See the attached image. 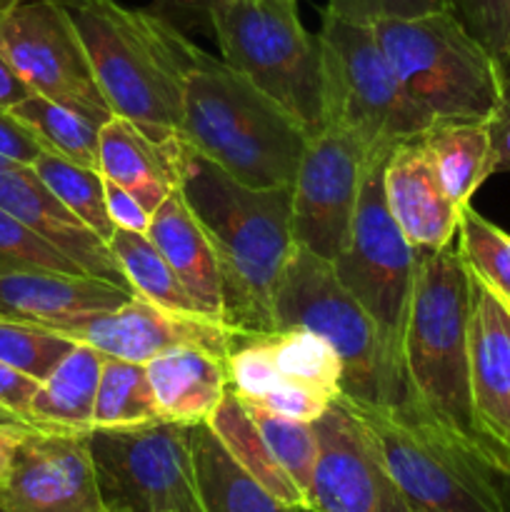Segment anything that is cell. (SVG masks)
<instances>
[{
    "label": "cell",
    "instance_id": "23",
    "mask_svg": "<svg viewBox=\"0 0 510 512\" xmlns=\"http://www.w3.org/2000/svg\"><path fill=\"white\" fill-rule=\"evenodd\" d=\"M145 370L160 420L170 423H208L230 388L225 360L203 348L168 350L145 363Z\"/></svg>",
    "mask_w": 510,
    "mask_h": 512
},
{
    "label": "cell",
    "instance_id": "11",
    "mask_svg": "<svg viewBox=\"0 0 510 512\" xmlns=\"http://www.w3.org/2000/svg\"><path fill=\"white\" fill-rule=\"evenodd\" d=\"M105 512H203L195 485L193 425L153 420L88 435Z\"/></svg>",
    "mask_w": 510,
    "mask_h": 512
},
{
    "label": "cell",
    "instance_id": "26",
    "mask_svg": "<svg viewBox=\"0 0 510 512\" xmlns=\"http://www.w3.org/2000/svg\"><path fill=\"white\" fill-rule=\"evenodd\" d=\"M420 138L450 198L460 208L470 205L480 185L493 175L488 120H435Z\"/></svg>",
    "mask_w": 510,
    "mask_h": 512
},
{
    "label": "cell",
    "instance_id": "40",
    "mask_svg": "<svg viewBox=\"0 0 510 512\" xmlns=\"http://www.w3.org/2000/svg\"><path fill=\"white\" fill-rule=\"evenodd\" d=\"M470 33L500 58L510 28V0H450Z\"/></svg>",
    "mask_w": 510,
    "mask_h": 512
},
{
    "label": "cell",
    "instance_id": "9",
    "mask_svg": "<svg viewBox=\"0 0 510 512\" xmlns=\"http://www.w3.org/2000/svg\"><path fill=\"white\" fill-rule=\"evenodd\" d=\"M353 413L413 512H505L498 473L448 433L403 408Z\"/></svg>",
    "mask_w": 510,
    "mask_h": 512
},
{
    "label": "cell",
    "instance_id": "44",
    "mask_svg": "<svg viewBox=\"0 0 510 512\" xmlns=\"http://www.w3.org/2000/svg\"><path fill=\"white\" fill-rule=\"evenodd\" d=\"M105 180V178H103ZM105 208H108L110 220L118 230H130V233H148L150 213L140 205L138 198L123 190L120 185L105 180Z\"/></svg>",
    "mask_w": 510,
    "mask_h": 512
},
{
    "label": "cell",
    "instance_id": "49",
    "mask_svg": "<svg viewBox=\"0 0 510 512\" xmlns=\"http://www.w3.org/2000/svg\"><path fill=\"white\" fill-rule=\"evenodd\" d=\"M0 425H25L23 420H18L15 415L5 413V410H0ZM25 428H30V425H25Z\"/></svg>",
    "mask_w": 510,
    "mask_h": 512
},
{
    "label": "cell",
    "instance_id": "17",
    "mask_svg": "<svg viewBox=\"0 0 510 512\" xmlns=\"http://www.w3.org/2000/svg\"><path fill=\"white\" fill-rule=\"evenodd\" d=\"M85 435L25 430L0 503L13 512H105Z\"/></svg>",
    "mask_w": 510,
    "mask_h": 512
},
{
    "label": "cell",
    "instance_id": "14",
    "mask_svg": "<svg viewBox=\"0 0 510 512\" xmlns=\"http://www.w3.org/2000/svg\"><path fill=\"white\" fill-rule=\"evenodd\" d=\"M318 463L308 512H413L385 468L368 425L343 400L315 420Z\"/></svg>",
    "mask_w": 510,
    "mask_h": 512
},
{
    "label": "cell",
    "instance_id": "15",
    "mask_svg": "<svg viewBox=\"0 0 510 512\" xmlns=\"http://www.w3.org/2000/svg\"><path fill=\"white\" fill-rule=\"evenodd\" d=\"M468 358L470 410L480 455L498 475L510 473V308L473 270Z\"/></svg>",
    "mask_w": 510,
    "mask_h": 512
},
{
    "label": "cell",
    "instance_id": "5",
    "mask_svg": "<svg viewBox=\"0 0 510 512\" xmlns=\"http://www.w3.org/2000/svg\"><path fill=\"white\" fill-rule=\"evenodd\" d=\"M380 48L415 105L435 120H488L503 90L505 63L453 8L373 25Z\"/></svg>",
    "mask_w": 510,
    "mask_h": 512
},
{
    "label": "cell",
    "instance_id": "50",
    "mask_svg": "<svg viewBox=\"0 0 510 512\" xmlns=\"http://www.w3.org/2000/svg\"><path fill=\"white\" fill-rule=\"evenodd\" d=\"M500 60H503V63H510V28H508V35H505L503 50H500Z\"/></svg>",
    "mask_w": 510,
    "mask_h": 512
},
{
    "label": "cell",
    "instance_id": "2",
    "mask_svg": "<svg viewBox=\"0 0 510 512\" xmlns=\"http://www.w3.org/2000/svg\"><path fill=\"white\" fill-rule=\"evenodd\" d=\"M468 323L470 270L458 248L418 250L400 340L398 408L480 455L470 410Z\"/></svg>",
    "mask_w": 510,
    "mask_h": 512
},
{
    "label": "cell",
    "instance_id": "52",
    "mask_svg": "<svg viewBox=\"0 0 510 512\" xmlns=\"http://www.w3.org/2000/svg\"><path fill=\"white\" fill-rule=\"evenodd\" d=\"M0 512H13V510H8L3 503H0Z\"/></svg>",
    "mask_w": 510,
    "mask_h": 512
},
{
    "label": "cell",
    "instance_id": "32",
    "mask_svg": "<svg viewBox=\"0 0 510 512\" xmlns=\"http://www.w3.org/2000/svg\"><path fill=\"white\" fill-rule=\"evenodd\" d=\"M33 170L70 213L78 215L93 233L108 243L115 225L105 208V180L100 170L75 165L55 153L40 155L33 163Z\"/></svg>",
    "mask_w": 510,
    "mask_h": 512
},
{
    "label": "cell",
    "instance_id": "38",
    "mask_svg": "<svg viewBox=\"0 0 510 512\" xmlns=\"http://www.w3.org/2000/svg\"><path fill=\"white\" fill-rule=\"evenodd\" d=\"M443 8H453V3L450 0H328L325 13L350 23L375 25L380 20L415 18Z\"/></svg>",
    "mask_w": 510,
    "mask_h": 512
},
{
    "label": "cell",
    "instance_id": "46",
    "mask_svg": "<svg viewBox=\"0 0 510 512\" xmlns=\"http://www.w3.org/2000/svg\"><path fill=\"white\" fill-rule=\"evenodd\" d=\"M25 425H0V485H3L5 475H8L10 463H13L15 448H18L20 438L25 435Z\"/></svg>",
    "mask_w": 510,
    "mask_h": 512
},
{
    "label": "cell",
    "instance_id": "25",
    "mask_svg": "<svg viewBox=\"0 0 510 512\" xmlns=\"http://www.w3.org/2000/svg\"><path fill=\"white\" fill-rule=\"evenodd\" d=\"M193 465L203 512H303L250 478L208 423L193 425Z\"/></svg>",
    "mask_w": 510,
    "mask_h": 512
},
{
    "label": "cell",
    "instance_id": "21",
    "mask_svg": "<svg viewBox=\"0 0 510 512\" xmlns=\"http://www.w3.org/2000/svg\"><path fill=\"white\" fill-rule=\"evenodd\" d=\"M148 238L168 260L200 313L225 325L223 278H220L218 258L203 225L188 208L180 190L170 193L163 205L150 215Z\"/></svg>",
    "mask_w": 510,
    "mask_h": 512
},
{
    "label": "cell",
    "instance_id": "7",
    "mask_svg": "<svg viewBox=\"0 0 510 512\" xmlns=\"http://www.w3.org/2000/svg\"><path fill=\"white\" fill-rule=\"evenodd\" d=\"M223 60L310 135L323 128L318 35L305 30L298 0H225L210 13Z\"/></svg>",
    "mask_w": 510,
    "mask_h": 512
},
{
    "label": "cell",
    "instance_id": "6",
    "mask_svg": "<svg viewBox=\"0 0 510 512\" xmlns=\"http://www.w3.org/2000/svg\"><path fill=\"white\" fill-rule=\"evenodd\" d=\"M318 48L323 128L348 135L368 158H385L395 145L420 138L433 125L405 93L373 25L350 23L323 10Z\"/></svg>",
    "mask_w": 510,
    "mask_h": 512
},
{
    "label": "cell",
    "instance_id": "48",
    "mask_svg": "<svg viewBox=\"0 0 510 512\" xmlns=\"http://www.w3.org/2000/svg\"><path fill=\"white\" fill-rule=\"evenodd\" d=\"M498 488H500V498H503V508L505 512H510V473L498 475Z\"/></svg>",
    "mask_w": 510,
    "mask_h": 512
},
{
    "label": "cell",
    "instance_id": "12",
    "mask_svg": "<svg viewBox=\"0 0 510 512\" xmlns=\"http://www.w3.org/2000/svg\"><path fill=\"white\" fill-rule=\"evenodd\" d=\"M0 50L35 95L98 125L115 115L60 0H18L0 8Z\"/></svg>",
    "mask_w": 510,
    "mask_h": 512
},
{
    "label": "cell",
    "instance_id": "24",
    "mask_svg": "<svg viewBox=\"0 0 510 512\" xmlns=\"http://www.w3.org/2000/svg\"><path fill=\"white\" fill-rule=\"evenodd\" d=\"M103 360L105 355L100 350L75 343L40 383L30 403V428L50 433H90Z\"/></svg>",
    "mask_w": 510,
    "mask_h": 512
},
{
    "label": "cell",
    "instance_id": "53",
    "mask_svg": "<svg viewBox=\"0 0 510 512\" xmlns=\"http://www.w3.org/2000/svg\"><path fill=\"white\" fill-rule=\"evenodd\" d=\"M503 300H505V303H508V308H510V298H505V295H503Z\"/></svg>",
    "mask_w": 510,
    "mask_h": 512
},
{
    "label": "cell",
    "instance_id": "29",
    "mask_svg": "<svg viewBox=\"0 0 510 512\" xmlns=\"http://www.w3.org/2000/svg\"><path fill=\"white\" fill-rule=\"evenodd\" d=\"M10 113L38 135L48 153L60 155V158L83 165V168L98 170V123L35 93L15 108H10Z\"/></svg>",
    "mask_w": 510,
    "mask_h": 512
},
{
    "label": "cell",
    "instance_id": "47",
    "mask_svg": "<svg viewBox=\"0 0 510 512\" xmlns=\"http://www.w3.org/2000/svg\"><path fill=\"white\" fill-rule=\"evenodd\" d=\"M220 3H225V0H158L160 8L178 10V13H188V15H198V18H203V20H208L210 13H213Z\"/></svg>",
    "mask_w": 510,
    "mask_h": 512
},
{
    "label": "cell",
    "instance_id": "10",
    "mask_svg": "<svg viewBox=\"0 0 510 512\" xmlns=\"http://www.w3.org/2000/svg\"><path fill=\"white\" fill-rule=\"evenodd\" d=\"M385 160L388 155L370 160L365 170L353 225L343 250L333 260V270L340 285L358 300L378 330L385 365L400 405V340H403L418 250L408 243L385 203Z\"/></svg>",
    "mask_w": 510,
    "mask_h": 512
},
{
    "label": "cell",
    "instance_id": "36",
    "mask_svg": "<svg viewBox=\"0 0 510 512\" xmlns=\"http://www.w3.org/2000/svg\"><path fill=\"white\" fill-rule=\"evenodd\" d=\"M73 340L40 325L0 318V360L43 383L73 350Z\"/></svg>",
    "mask_w": 510,
    "mask_h": 512
},
{
    "label": "cell",
    "instance_id": "28",
    "mask_svg": "<svg viewBox=\"0 0 510 512\" xmlns=\"http://www.w3.org/2000/svg\"><path fill=\"white\" fill-rule=\"evenodd\" d=\"M108 248L118 260L135 298L158 305V308L175 310V313L203 315L185 285L178 280V275L173 273L168 260L148 238V233H130V230L115 228L108 240Z\"/></svg>",
    "mask_w": 510,
    "mask_h": 512
},
{
    "label": "cell",
    "instance_id": "8",
    "mask_svg": "<svg viewBox=\"0 0 510 512\" xmlns=\"http://www.w3.org/2000/svg\"><path fill=\"white\" fill-rule=\"evenodd\" d=\"M303 328L328 340L343 363V403L353 410H393L398 393L378 330L340 285L333 263L295 245L275 293V330Z\"/></svg>",
    "mask_w": 510,
    "mask_h": 512
},
{
    "label": "cell",
    "instance_id": "33",
    "mask_svg": "<svg viewBox=\"0 0 510 512\" xmlns=\"http://www.w3.org/2000/svg\"><path fill=\"white\" fill-rule=\"evenodd\" d=\"M243 405L250 413V418H253V423L258 425L270 453L275 455L285 475L298 485L305 503H308L310 488H313L315 463H318V433H315V425L303 423V420L283 418V415H275L270 410L258 408V405Z\"/></svg>",
    "mask_w": 510,
    "mask_h": 512
},
{
    "label": "cell",
    "instance_id": "22",
    "mask_svg": "<svg viewBox=\"0 0 510 512\" xmlns=\"http://www.w3.org/2000/svg\"><path fill=\"white\" fill-rule=\"evenodd\" d=\"M175 138L155 143L138 125L113 115L100 125V175L128 190L153 215L163 205V200L178 190Z\"/></svg>",
    "mask_w": 510,
    "mask_h": 512
},
{
    "label": "cell",
    "instance_id": "30",
    "mask_svg": "<svg viewBox=\"0 0 510 512\" xmlns=\"http://www.w3.org/2000/svg\"><path fill=\"white\" fill-rule=\"evenodd\" d=\"M153 420H160V413L145 365L105 355L95 395L93 428H133Z\"/></svg>",
    "mask_w": 510,
    "mask_h": 512
},
{
    "label": "cell",
    "instance_id": "37",
    "mask_svg": "<svg viewBox=\"0 0 510 512\" xmlns=\"http://www.w3.org/2000/svg\"><path fill=\"white\" fill-rule=\"evenodd\" d=\"M270 335V333H268ZM268 335H238L228 360V383L238 398L258 400L280 383Z\"/></svg>",
    "mask_w": 510,
    "mask_h": 512
},
{
    "label": "cell",
    "instance_id": "42",
    "mask_svg": "<svg viewBox=\"0 0 510 512\" xmlns=\"http://www.w3.org/2000/svg\"><path fill=\"white\" fill-rule=\"evenodd\" d=\"M40 388V380L30 378L23 370L0 360V408L8 410L18 420L28 425L30 403Z\"/></svg>",
    "mask_w": 510,
    "mask_h": 512
},
{
    "label": "cell",
    "instance_id": "31",
    "mask_svg": "<svg viewBox=\"0 0 510 512\" xmlns=\"http://www.w3.org/2000/svg\"><path fill=\"white\" fill-rule=\"evenodd\" d=\"M268 338L280 380L310 385L330 400L343 398V363L328 340L303 328L275 330Z\"/></svg>",
    "mask_w": 510,
    "mask_h": 512
},
{
    "label": "cell",
    "instance_id": "27",
    "mask_svg": "<svg viewBox=\"0 0 510 512\" xmlns=\"http://www.w3.org/2000/svg\"><path fill=\"white\" fill-rule=\"evenodd\" d=\"M210 430L215 433V438L223 443V448L228 450L230 458L250 475V478L258 480L268 493H273L275 498L283 500V503L293 505V508L308 510L303 493L298 490V485L285 475V470L280 468L275 455L270 453L268 443L260 435L258 425L253 423L250 413L245 410V405L240 403L238 395L228 388V393L223 395L218 408L213 410V415L208 418Z\"/></svg>",
    "mask_w": 510,
    "mask_h": 512
},
{
    "label": "cell",
    "instance_id": "34",
    "mask_svg": "<svg viewBox=\"0 0 510 512\" xmlns=\"http://www.w3.org/2000/svg\"><path fill=\"white\" fill-rule=\"evenodd\" d=\"M458 253L480 280L510 298V235L473 205L460 210Z\"/></svg>",
    "mask_w": 510,
    "mask_h": 512
},
{
    "label": "cell",
    "instance_id": "39",
    "mask_svg": "<svg viewBox=\"0 0 510 512\" xmlns=\"http://www.w3.org/2000/svg\"><path fill=\"white\" fill-rule=\"evenodd\" d=\"M243 403L258 405V408L270 410V413L275 415H283V418L315 423L318 418H323L325 410L330 408L333 400L325 393H320V390L310 388V385L293 383V380H280V383L275 385L273 390H268L263 398L243 400Z\"/></svg>",
    "mask_w": 510,
    "mask_h": 512
},
{
    "label": "cell",
    "instance_id": "41",
    "mask_svg": "<svg viewBox=\"0 0 510 512\" xmlns=\"http://www.w3.org/2000/svg\"><path fill=\"white\" fill-rule=\"evenodd\" d=\"M43 153H48L38 135L20 123L10 110L0 108V155L13 163L33 165Z\"/></svg>",
    "mask_w": 510,
    "mask_h": 512
},
{
    "label": "cell",
    "instance_id": "3",
    "mask_svg": "<svg viewBox=\"0 0 510 512\" xmlns=\"http://www.w3.org/2000/svg\"><path fill=\"white\" fill-rule=\"evenodd\" d=\"M115 115L155 143L180 135L185 73L198 45L150 10L118 0H60Z\"/></svg>",
    "mask_w": 510,
    "mask_h": 512
},
{
    "label": "cell",
    "instance_id": "51",
    "mask_svg": "<svg viewBox=\"0 0 510 512\" xmlns=\"http://www.w3.org/2000/svg\"><path fill=\"white\" fill-rule=\"evenodd\" d=\"M10 3H18V0H0V8H5V5H10Z\"/></svg>",
    "mask_w": 510,
    "mask_h": 512
},
{
    "label": "cell",
    "instance_id": "43",
    "mask_svg": "<svg viewBox=\"0 0 510 512\" xmlns=\"http://www.w3.org/2000/svg\"><path fill=\"white\" fill-rule=\"evenodd\" d=\"M490 145H493V175L510 173V70H505L498 105L488 118Z\"/></svg>",
    "mask_w": 510,
    "mask_h": 512
},
{
    "label": "cell",
    "instance_id": "16",
    "mask_svg": "<svg viewBox=\"0 0 510 512\" xmlns=\"http://www.w3.org/2000/svg\"><path fill=\"white\" fill-rule=\"evenodd\" d=\"M53 333L65 335L73 343L90 345L108 358L143 365L175 348H203L228 360L240 335L218 320L175 313L140 298H130L108 313L68 320L53 328Z\"/></svg>",
    "mask_w": 510,
    "mask_h": 512
},
{
    "label": "cell",
    "instance_id": "35",
    "mask_svg": "<svg viewBox=\"0 0 510 512\" xmlns=\"http://www.w3.org/2000/svg\"><path fill=\"white\" fill-rule=\"evenodd\" d=\"M18 273L83 275L88 270L80 268L48 238L0 210V278Z\"/></svg>",
    "mask_w": 510,
    "mask_h": 512
},
{
    "label": "cell",
    "instance_id": "45",
    "mask_svg": "<svg viewBox=\"0 0 510 512\" xmlns=\"http://www.w3.org/2000/svg\"><path fill=\"white\" fill-rule=\"evenodd\" d=\"M30 95H33V90H30L28 85H25V80L15 73V68L8 63L3 50H0V108H15V105L23 103Z\"/></svg>",
    "mask_w": 510,
    "mask_h": 512
},
{
    "label": "cell",
    "instance_id": "4",
    "mask_svg": "<svg viewBox=\"0 0 510 512\" xmlns=\"http://www.w3.org/2000/svg\"><path fill=\"white\" fill-rule=\"evenodd\" d=\"M180 138L248 188H288L310 133L248 78L198 48L183 88Z\"/></svg>",
    "mask_w": 510,
    "mask_h": 512
},
{
    "label": "cell",
    "instance_id": "54",
    "mask_svg": "<svg viewBox=\"0 0 510 512\" xmlns=\"http://www.w3.org/2000/svg\"><path fill=\"white\" fill-rule=\"evenodd\" d=\"M0 410H3V408H0ZM5 413H8V410H5Z\"/></svg>",
    "mask_w": 510,
    "mask_h": 512
},
{
    "label": "cell",
    "instance_id": "20",
    "mask_svg": "<svg viewBox=\"0 0 510 512\" xmlns=\"http://www.w3.org/2000/svg\"><path fill=\"white\" fill-rule=\"evenodd\" d=\"M135 298L128 288L95 275L18 273L0 278V318L53 330L68 320L108 313Z\"/></svg>",
    "mask_w": 510,
    "mask_h": 512
},
{
    "label": "cell",
    "instance_id": "18",
    "mask_svg": "<svg viewBox=\"0 0 510 512\" xmlns=\"http://www.w3.org/2000/svg\"><path fill=\"white\" fill-rule=\"evenodd\" d=\"M383 190L390 215L415 250L453 245L463 208L445 190L423 138L395 145L385 160Z\"/></svg>",
    "mask_w": 510,
    "mask_h": 512
},
{
    "label": "cell",
    "instance_id": "1",
    "mask_svg": "<svg viewBox=\"0 0 510 512\" xmlns=\"http://www.w3.org/2000/svg\"><path fill=\"white\" fill-rule=\"evenodd\" d=\"M178 190L203 225L223 278V320L243 335L275 333V293L293 253V185L248 188L175 138Z\"/></svg>",
    "mask_w": 510,
    "mask_h": 512
},
{
    "label": "cell",
    "instance_id": "13",
    "mask_svg": "<svg viewBox=\"0 0 510 512\" xmlns=\"http://www.w3.org/2000/svg\"><path fill=\"white\" fill-rule=\"evenodd\" d=\"M370 160L335 128L310 135L293 180V243L333 263L348 240Z\"/></svg>",
    "mask_w": 510,
    "mask_h": 512
},
{
    "label": "cell",
    "instance_id": "19",
    "mask_svg": "<svg viewBox=\"0 0 510 512\" xmlns=\"http://www.w3.org/2000/svg\"><path fill=\"white\" fill-rule=\"evenodd\" d=\"M0 210L10 213L20 223H25L35 233L58 245L65 255H70L90 275L130 290L108 243L55 198V193L40 180L33 165H0Z\"/></svg>",
    "mask_w": 510,
    "mask_h": 512
}]
</instances>
